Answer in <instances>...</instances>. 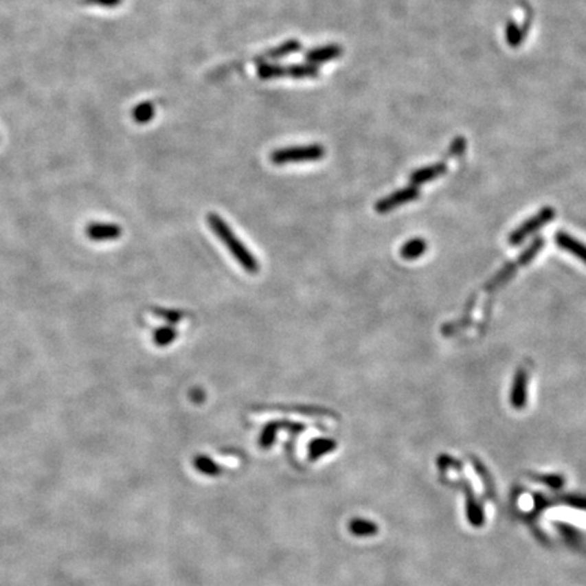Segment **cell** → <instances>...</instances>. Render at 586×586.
I'll return each instance as SVG.
<instances>
[{"label": "cell", "instance_id": "6da1fadb", "mask_svg": "<svg viewBox=\"0 0 586 586\" xmlns=\"http://www.w3.org/2000/svg\"><path fill=\"white\" fill-rule=\"evenodd\" d=\"M208 223L216 234V236L224 243V246L228 249V251L232 254L236 262L247 273L256 274L260 270L258 261L250 253V250L238 239V236L232 232L229 225L216 214H208Z\"/></svg>", "mask_w": 586, "mask_h": 586}, {"label": "cell", "instance_id": "7a4b0ae2", "mask_svg": "<svg viewBox=\"0 0 586 586\" xmlns=\"http://www.w3.org/2000/svg\"><path fill=\"white\" fill-rule=\"evenodd\" d=\"M323 157H324L323 147L319 144H314V146L289 147V148L275 150L270 155V160L274 164H286V163H296V161L319 160Z\"/></svg>", "mask_w": 586, "mask_h": 586}, {"label": "cell", "instance_id": "3957f363", "mask_svg": "<svg viewBox=\"0 0 586 586\" xmlns=\"http://www.w3.org/2000/svg\"><path fill=\"white\" fill-rule=\"evenodd\" d=\"M555 217V210H552L551 207H547L544 210H541L537 214H534L531 218H528L524 224H521L517 229H515L510 235L508 242L513 246L520 245L521 242H524L527 239V236H530L533 232H536L540 227H543L544 224L550 223L552 218Z\"/></svg>", "mask_w": 586, "mask_h": 586}, {"label": "cell", "instance_id": "277c9868", "mask_svg": "<svg viewBox=\"0 0 586 586\" xmlns=\"http://www.w3.org/2000/svg\"><path fill=\"white\" fill-rule=\"evenodd\" d=\"M418 197H420V190L416 186H409L379 200L374 205V210L377 214H387L394 211L399 205L417 200Z\"/></svg>", "mask_w": 586, "mask_h": 586}, {"label": "cell", "instance_id": "5b68a950", "mask_svg": "<svg viewBox=\"0 0 586 586\" xmlns=\"http://www.w3.org/2000/svg\"><path fill=\"white\" fill-rule=\"evenodd\" d=\"M84 232L93 242H113L122 235V228L115 223L94 221L86 225Z\"/></svg>", "mask_w": 586, "mask_h": 586}, {"label": "cell", "instance_id": "8992f818", "mask_svg": "<svg viewBox=\"0 0 586 586\" xmlns=\"http://www.w3.org/2000/svg\"><path fill=\"white\" fill-rule=\"evenodd\" d=\"M527 385H528V373L524 368H520L513 380L510 402L516 409H521L527 403Z\"/></svg>", "mask_w": 586, "mask_h": 586}, {"label": "cell", "instance_id": "52a82bcc", "mask_svg": "<svg viewBox=\"0 0 586 586\" xmlns=\"http://www.w3.org/2000/svg\"><path fill=\"white\" fill-rule=\"evenodd\" d=\"M555 242H556V245L561 249H563V250L569 251L570 254L576 256L577 258H580L586 265V246L584 243H581L580 240L574 239L572 235H569V234H566L563 231L556 232Z\"/></svg>", "mask_w": 586, "mask_h": 586}, {"label": "cell", "instance_id": "ba28073f", "mask_svg": "<svg viewBox=\"0 0 586 586\" xmlns=\"http://www.w3.org/2000/svg\"><path fill=\"white\" fill-rule=\"evenodd\" d=\"M341 54H342V48L339 45H324V47H319V48L308 51L306 54V58L310 64L318 65L322 63L334 60V58L339 57Z\"/></svg>", "mask_w": 586, "mask_h": 586}, {"label": "cell", "instance_id": "9c48e42d", "mask_svg": "<svg viewBox=\"0 0 586 586\" xmlns=\"http://www.w3.org/2000/svg\"><path fill=\"white\" fill-rule=\"evenodd\" d=\"M445 170H447V167H445V164H442V163L433 164V166H427V167L420 168V170H417V171L412 172V175H410V182H412L413 185H421V183H425V182H429V181H431V179H434V178L440 177L441 174H444V171H445Z\"/></svg>", "mask_w": 586, "mask_h": 586}, {"label": "cell", "instance_id": "30bf717a", "mask_svg": "<svg viewBox=\"0 0 586 586\" xmlns=\"http://www.w3.org/2000/svg\"><path fill=\"white\" fill-rule=\"evenodd\" d=\"M427 242L422 238H414V239L407 240L401 247V256H402V258H405L407 261H414V260L422 257L427 253Z\"/></svg>", "mask_w": 586, "mask_h": 586}, {"label": "cell", "instance_id": "8fae6325", "mask_svg": "<svg viewBox=\"0 0 586 586\" xmlns=\"http://www.w3.org/2000/svg\"><path fill=\"white\" fill-rule=\"evenodd\" d=\"M286 75L295 79H306V78H317L318 67L314 64H293L286 68Z\"/></svg>", "mask_w": 586, "mask_h": 586}, {"label": "cell", "instance_id": "7c38bea8", "mask_svg": "<svg viewBox=\"0 0 586 586\" xmlns=\"http://www.w3.org/2000/svg\"><path fill=\"white\" fill-rule=\"evenodd\" d=\"M154 115H155V105L150 101H146V102L136 105L132 111V117H133L135 122L142 124V125L148 124L154 118Z\"/></svg>", "mask_w": 586, "mask_h": 586}, {"label": "cell", "instance_id": "4fadbf2b", "mask_svg": "<svg viewBox=\"0 0 586 586\" xmlns=\"http://www.w3.org/2000/svg\"><path fill=\"white\" fill-rule=\"evenodd\" d=\"M257 74L261 79L269 80V79H278L286 75V68L280 64H270V63H261L257 65Z\"/></svg>", "mask_w": 586, "mask_h": 586}, {"label": "cell", "instance_id": "5bb4252c", "mask_svg": "<svg viewBox=\"0 0 586 586\" xmlns=\"http://www.w3.org/2000/svg\"><path fill=\"white\" fill-rule=\"evenodd\" d=\"M300 48H302V44H300L299 41H296V40H291V41H286V43H284V44H281V45H278V47H275V48L270 49V51L267 54V57H269V58H274V60H278V58L286 57V56H289V54L299 52V51H300Z\"/></svg>", "mask_w": 586, "mask_h": 586}, {"label": "cell", "instance_id": "9a60e30c", "mask_svg": "<svg viewBox=\"0 0 586 586\" xmlns=\"http://www.w3.org/2000/svg\"><path fill=\"white\" fill-rule=\"evenodd\" d=\"M177 335L178 333L172 326H163L154 333V342L160 348H166L177 339Z\"/></svg>", "mask_w": 586, "mask_h": 586}, {"label": "cell", "instance_id": "2e32d148", "mask_svg": "<svg viewBox=\"0 0 586 586\" xmlns=\"http://www.w3.org/2000/svg\"><path fill=\"white\" fill-rule=\"evenodd\" d=\"M154 313L157 317L166 320L170 324H177L179 320L183 318V314L178 310H170V308H154Z\"/></svg>", "mask_w": 586, "mask_h": 586}, {"label": "cell", "instance_id": "e0dca14e", "mask_svg": "<svg viewBox=\"0 0 586 586\" xmlns=\"http://www.w3.org/2000/svg\"><path fill=\"white\" fill-rule=\"evenodd\" d=\"M78 1H80L83 4L98 5V7H105V8H114L122 3V0H78Z\"/></svg>", "mask_w": 586, "mask_h": 586}]
</instances>
